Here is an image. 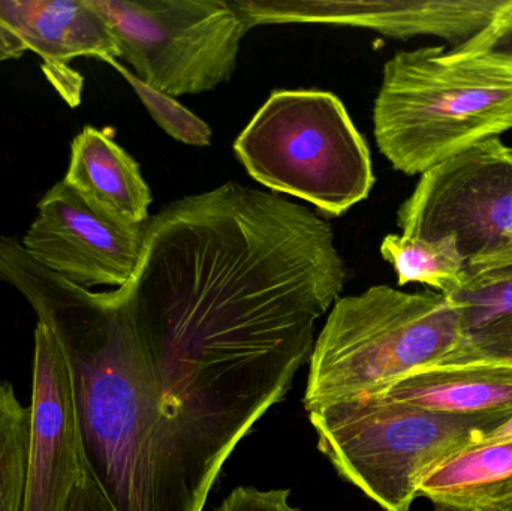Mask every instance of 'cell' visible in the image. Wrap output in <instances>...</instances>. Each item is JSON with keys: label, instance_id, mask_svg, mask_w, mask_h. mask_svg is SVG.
<instances>
[{"label": "cell", "instance_id": "obj_25", "mask_svg": "<svg viewBox=\"0 0 512 511\" xmlns=\"http://www.w3.org/2000/svg\"><path fill=\"white\" fill-rule=\"evenodd\" d=\"M505 11L512 17V0H508L507 5H505Z\"/></svg>", "mask_w": 512, "mask_h": 511}, {"label": "cell", "instance_id": "obj_11", "mask_svg": "<svg viewBox=\"0 0 512 511\" xmlns=\"http://www.w3.org/2000/svg\"><path fill=\"white\" fill-rule=\"evenodd\" d=\"M249 29L262 24H327L388 38L436 36L463 42L486 29L507 0H230Z\"/></svg>", "mask_w": 512, "mask_h": 511}, {"label": "cell", "instance_id": "obj_10", "mask_svg": "<svg viewBox=\"0 0 512 511\" xmlns=\"http://www.w3.org/2000/svg\"><path fill=\"white\" fill-rule=\"evenodd\" d=\"M24 511H66L89 473L71 372L59 342L36 324Z\"/></svg>", "mask_w": 512, "mask_h": 511}, {"label": "cell", "instance_id": "obj_9", "mask_svg": "<svg viewBox=\"0 0 512 511\" xmlns=\"http://www.w3.org/2000/svg\"><path fill=\"white\" fill-rule=\"evenodd\" d=\"M144 230L102 215L60 180L39 201L20 243L36 263L77 287L120 288L137 270Z\"/></svg>", "mask_w": 512, "mask_h": 511}, {"label": "cell", "instance_id": "obj_16", "mask_svg": "<svg viewBox=\"0 0 512 511\" xmlns=\"http://www.w3.org/2000/svg\"><path fill=\"white\" fill-rule=\"evenodd\" d=\"M436 511H481L512 498V441L477 444L436 468L420 488Z\"/></svg>", "mask_w": 512, "mask_h": 511}, {"label": "cell", "instance_id": "obj_2", "mask_svg": "<svg viewBox=\"0 0 512 511\" xmlns=\"http://www.w3.org/2000/svg\"><path fill=\"white\" fill-rule=\"evenodd\" d=\"M0 281L50 329L71 372L84 458L116 511H200L123 287L95 293L0 236Z\"/></svg>", "mask_w": 512, "mask_h": 511}, {"label": "cell", "instance_id": "obj_6", "mask_svg": "<svg viewBox=\"0 0 512 511\" xmlns=\"http://www.w3.org/2000/svg\"><path fill=\"white\" fill-rule=\"evenodd\" d=\"M256 180L331 216L372 192L376 177L363 135L343 102L321 90H277L234 143Z\"/></svg>", "mask_w": 512, "mask_h": 511}, {"label": "cell", "instance_id": "obj_5", "mask_svg": "<svg viewBox=\"0 0 512 511\" xmlns=\"http://www.w3.org/2000/svg\"><path fill=\"white\" fill-rule=\"evenodd\" d=\"M512 414L454 416L378 395L309 411L318 449L384 511H409L424 480Z\"/></svg>", "mask_w": 512, "mask_h": 511}, {"label": "cell", "instance_id": "obj_8", "mask_svg": "<svg viewBox=\"0 0 512 511\" xmlns=\"http://www.w3.org/2000/svg\"><path fill=\"white\" fill-rule=\"evenodd\" d=\"M403 236L451 237L466 269L512 261V149L484 141L421 174L397 213Z\"/></svg>", "mask_w": 512, "mask_h": 511}, {"label": "cell", "instance_id": "obj_1", "mask_svg": "<svg viewBox=\"0 0 512 511\" xmlns=\"http://www.w3.org/2000/svg\"><path fill=\"white\" fill-rule=\"evenodd\" d=\"M345 279L331 225L277 194L225 183L147 221L123 290L195 486L283 401Z\"/></svg>", "mask_w": 512, "mask_h": 511}, {"label": "cell", "instance_id": "obj_3", "mask_svg": "<svg viewBox=\"0 0 512 511\" xmlns=\"http://www.w3.org/2000/svg\"><path fill=\"white\" fill-rule=\"evenodd\" d=\"M512 129V66L442 45L384 66L373 131L394 170L415 176Z\"/></svg>", "mask_w": 512, "mask_h": 511}, {"label": "cell", "instance_id": "obj_4", "mask_svg": "<svg viewBox=\"0 0 512 511\" xmlns=\"http://www.w3.org/2000/svg\"><path fill=\"white\" fill-rule=\"evenodd\" d=\"M459 344V314L444 294L376 285L339 297L310 354L304 408L384 392L445 365Z\"/></svg>", "mask_w": 512, "mask_h": 511}, {"label": "cell", "instance_id": "obj_18", "mask_svg": "<svg viewBox=\"0 0 512 511\" xmlns=\"http://www.w3.org/2000/svg\"><path fill=\"white\" fill-rule=\"evenodd\" d=\"M29 440V408L0 381V511H24Z\"/></svg>", "mask_w": 512, "mask_h": 511}, {"label": "cell", "instance_id": "obj_17", "mask_svg": "<svg viewBox=\"0 0 512 511\" xmlns=\"http://www.w3.org/2000/svg\"><path fill=\"white\" fill-rule=\"evenodd\" d=\"M381 255L393 266L399 287L418 282L450 296L465 279L466 260L451 237L424 240L388 234L382 240Z\"/></svg>", "mask_w": 512, "mask_h": 511}, {"label": "cell", "instance_id": "obj_23", "mask_svg": "<svg viewBox=\"0 0 512 511\" xmlns=\"http://www.w3.org/2000/svg\"><path fill=\"white\" fill-rule=\"evenodd\" d=\"M505 441H512V416L508 417L498 428L486 432L478 444L505 443Z\"/></svg>", "mask_w": 512, "mask_h": 511}, {"label": "cell", "instance_id": "obj_13", "mask_svg": "<svg viewBox=\"0 0 512 511\" xmlns=\"http://www.w3.org/2000/svg\"><path fill=\"white\" fill-rule=\"evenodd\" d=\"M66 183L93 209L120 224L146 225L152 192L140 165L95 126H84L71 144Z\"/></svg>", "mask_w": 512, "mask_h": 511}, {"label": "cell", "instance_id": "obj_14", "mask_svg": "<svg viewBox=\"0 0 512 511\" xmlns=\"http://www.w3.org/2000/svg\"><path fill=\"white\" fill-rule=\"evenodd\" d=\"M459 314L460 344L445 365L512 366V261L466 269L445 296Z\"/></svg>", "mask_w": 512, "mask_h": 511}, {"label": "cell", "instance_id": "obj_24", "mask_svg": "<svg viewBox=\"0 0 512 511\" xmlns=\"http://www.w3.org/2000/svg\"><path fill=\"white\" fill-rule=\"evenodd\" d=\"M481 511H512V498L511 500L502 501V503L495 504V506L487 507Z\"/></svg>", "mask_w": 512, "mask_h": 511}, {"label": "cell", "instance_id": "obj_22", "mask_svg": "<svg viewBox=\"0 0 512 511\" xmlns=\"http://www.w3.org/2000/svg\"><path fill=\"white\" fill-rule=\"evenodd\" d=\"M66 511H116L105 497L92 474L87 473L83 482L77 486Z\"/></svg>", "mask_w": 512, "mask_h": 511}, {"label": "cell", "instance_id": "obj_12", "mask_svg": "<svg viewBox=\"0 0 512 511\" xmlns=\"http://www.w3.org/2000/svg\"><path fill=\"white\" fill-rule=\"evenodd\" d=\"M27 51L72 107L81 101L83 78L68 63L90 56L122 59L119 44L87 0H0V63Z\"/></svg>", "mask_w": 512, "mask_h": 511}, {"label": "cell", "instance_id": "obj_15", "mask_svg": "<svg viewBox=\"0 0 512 511\" xmlns=\"http://www.w3.org/2000/svg\"><path fill=\"white\" fill-rule=\"evenodd\" d=\"M376 395L454 416L512 414V366H430Z\"/></svg>", "mask_w": 512, "mask_h": 511}, {"label": "cell", "instance_id": "obj_21", "mask_svg": "<svg viewBox=\"0 0 512 511\" xmlns=\"http://www.w3.org/2000/svg\"><path fill=\"white\" fill-rule=\"evenodd\" d=\"M289 495V489L259 491L251 486H240L215 511H301L289 504Z\"/></svg>", "mask_w": 512, "mask_h": 511}, {"label": "cell", "instance_id": "obj_20", "mask_svg": "<svg viewBox=\"0 0 512 511\" xmlns=\"http://www.w3.org/2000/svg\"><path fill=\"white\" fill-rule=\"evenodd\" d=\"M505 5L499 9L486 29L463 44L456 45L450 53L457 56L483 57L495 63L512 66V17L505 11Z\"/></svg>", "mask_w": 512, "mask_h": 511}, {"label": "cell", "instance_id": "obj_7", "mask_svg": "<svg viewBox=\"0 0 512 511\" xmlns=\"http://www.w3.org/2000/svg\"><path fill=\"white\" fill-rule=\"evenodd\" d=\"M144 83L167 95L209 92L233 77L248 24L230 0H87Z\"/></svg>", "mask_w": 512, "mask_h": 511}, {"label": "cell", "instance_id": "obj_19", "mask_svg": "<svg viewBox=\"0 0 512 511\" xmlns=\"http://www.w3.org/2000/svg\"><path fill=\"white\" fill-rule=\"evenodd\" d=\"M137 93L152 119L162 131L174 140L189 146L207 147L212 143V129L200 117L183 107L176 98L149 86L141 81L134 72L122 65L117 59L107 60Z\"/></svg>", "mask_w": 512, "mask_h": 511}]
</instances>
